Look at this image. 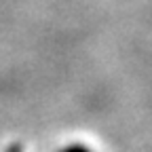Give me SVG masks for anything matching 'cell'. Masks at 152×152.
<instances>
[]
</instances>
